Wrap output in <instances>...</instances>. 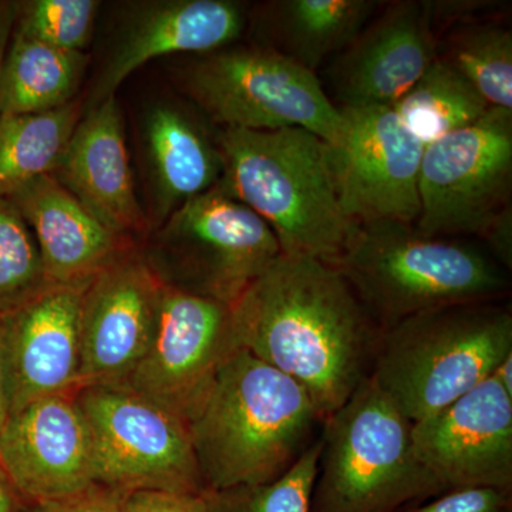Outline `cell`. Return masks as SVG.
Listing matches in <instances>:
<instances>
[{
    "label": "cell",
    "mask_w": 512,
    "mask_h": 512,
    "mask_svg": "<svg viewBox=\"0 0 512 512\" xmlns=\"http://www.w3.org/2000/svg\"><path fill=\"white\" fill-rule=\"evenodd\" d=\"M231 308L237 348L301 384L322 421L370 375L382 329L336 266L281 254Z\"/></svg>",
    "instance_id": "cell-1"
},
{
    "label": "cell",
    "mask_w": 512,
    "mask_h": 512,
    "mask_svg": "<svg viewBox=\"0 0 512 512\" xmlns=\"http://www.w3.org/2000/svg\"><path fill=\"white\" fill-rule=\"evenodd\" d=\"M323 423L308 392L285 373L237 348L188 421L205 491L271 483L311 446Z\"/></svg>",
    "instance_id": "cell-2"
},
{
    "label": "cell",
    "mask_w": 512,
    "mask_h": 512,
    "mask_svg": "<svg viewBox=\"0 0 512 512\" xmlns=\"http://www.w3.org/2000/svg\"><path fill=\"white\" fill-rule=\"evenodd\" d=\"M220 185L269 225L284 255L335 265L359 225L333 184L328 144L311 131L221 128Z\"/></svg>",
    "instance_id": "cell-3"
},
{
    "label": "cell",
    "mask_w": 512,
    "mask_h": 512,
    "mask_svg": "<svg viewBox=\"0 0 512 512\" xmlns=\"http://www.w3.org/2000/svg\"><path fill=\"white\" fill-rule=\"evenodd\" d=\"M333 266L382 330L433 309L500 301L508 292L504 268L491 256L400 222L359 225Z\"/></svg>",
    "instance_id": "cell-4"
},
{
    "label": "cell",
    "mask_w": 512,
    "mask_h": 512,
    "mask_svg": "<svg viewBox=\"0 0 512 512\" xmlns=\"http://www.w3.org/2000/svg\"><path fill=\"white\" fill-rule=\"evenodd\" d=\"M510 353V306L498 301L447 306L383 329L369 376L417 423L493 375Z\"/></svg>",
    "instance_id": "cell-5"
},
{
    "label": "cell",
    "mask_w": 512,
    "mask_h": 512,
    "mask_svg": "<svg viewBox=\"0 0 512 512\" xmlns=\"http://www.w3.org/2000/svg\"><path fill=\"white\" fill-rule=\"evenodd\" d=\"M413 423L367 377L323 420L311 512H396L443 493L413 450Z\"/></svg>",
    "instance_id": "cell-6"
},
{
    "label": "cell",
    "mask_w": 512,
    "mask_h": 512,
    "mask_svg": "<svg viewBox=\"0 0 512 512\" xmlns=\"http://www.w3.org/2000/svg\"><path fill=\"white\" fill-rule=\"evenodd\" d=\"M183 87L221 128H302L325 143L338 140L342 131V113L316 73L262 46H228L201 55L185 69Z\"/></svg>",
    "instance_id": "cell-7"
},
{
    "label": "cell",
    "mask_w": 512,
    "mask_h": 512,
    "mask_svg": "<svg viewBox=\"0 0 512 512\" xmlns=\"http://www.w3.org/2000/svg\"><path fill=\"white\" fill-rule=\"evenodd\" d=\"M281 254L269 225L218 184L163 222L146 261L164 285L234 305Z\"/></svg>",
    "instance_id": "cell-8"
},
{
    "label": "cell",
    "mask_w": 512,
    "mask_h": 512,
    "mask_svg": "<svg viewBox=\"0 0 512 512\" xmlns=\"http://www.w3.org/2000/svg\"><path fill=\"white\" fill-rule=\"evenodd\" d=\"M74 396L89 429L96 485L207 493L180 417L124 386H84Z\"/></svg>",
    "instance_id": "cell-9"
},
{
    "label": "cell",
    "mask_w": 512,
    "mask_h": 512,
    "mask_svg": "<svg viewBox=\"0 0 512 512\" xmlns=\"http://www.w3.org/2000/svg\"><path fill=\"white\" fill-rule=\"evenodd\" d=\"M512 111L494 109L424 147L420 214L414 227L429 237L476 235L511 207Z\"/></svg>",
    "instance_id": "cell-10"
},
{
    "label": "cell",
    "mask_w": 512,
    "mask_h": 512,
    "mask_svg": "<svg viewBox=\"0 0 512 512\" xmlns=\"http://www.w3.org/2000/svg\"><path fill=\"white\" fill-rule=\"evenodd\" d=\"M338 140L328 144L333 184L353 224H416L424 146L392 107H343Z\"/></svg>",
    "instance_id": "cell-11"
},
{
    "label": "cell",
    "mask_w": 512,
    "mask_h": 512,
    "mask_svg": "<svg viewBox=\"0 0 512 512\" xmlns=\"http://www.w3.org/2000/svg\"><path fill=\"white\" fill-rule=\"evenodd\" d=\"M235 349L231 305L164 285L150 348L123 386L188 426Z\"/></svg>",
    "instance_id": "cell-12"
},
{
    "label": "cell",
    "mask_w": 512,
    "mask_h": 512,
    "mask_svg": "<svg viewBox=\"0 0 512 512\" xmlns=\"http://www.w3.org/2000/svg\"><path fill=\"white\" fill-rule=\"evenodd\" d=\"M164 284L146 258L123 252L84 288L80 387L123 386L156 332Z\"/></svg>",
    "instance_id": "cell-13"
},
{
    "label": "cell",
    "mask_w": 512,
    "mask_h": 512,
    "mask_svg": "<svg viewBox=\"0 0 512 512\" xmlns=\"http://www.w3.org/2000/svg\"><path fill=\"white\" fill-rule=\"evenodd\" d=\"M413 450L444 491L512 487V397L494 375L413 423Z\"/></svg>",
    "instance_id": "cell-14"
},
{
    "label": "cell",
    "mask_w": 512,
    "mask_h": 512,
    "mask_svg": "<svg viewBox=\"0 0 512 512\" xmlns=\"http://www.w3.org/2000/svg\"><path fill=\"white\" fill-rule=\"evenodd\" d=\"M74 393L29 403L0 433V470L35 507L96 485L89 429Z\"/></svg>",
    "instance_id": "cell-15"
},
{
    "label": "cell",
    "mask_w": 512,
    "mask_h": 512,
    "mask_svg": "<svg viewBox=\"0 0 512 512\" xmlns=\"http://www.w3.org/2000/svg\"><path fill=\"white\" fill-rule=\"evenodd\" d=\"M439 37L424 0H397L328 69L329 99L343 107H393L436 62Z\"/></svg>",
    "instance_id": "cell-16"
},
{
    "label": "cell",
    "mask_w": 512,
    "mask_h": 512,
    "mask_svg": "<svg viewBox=\"0 0 512 512\" xmlns=\"http://www.w3.org/2000/svg\"><path fill=\"white\" fill-rule=\"evenodd\" d=\"M86 286L49 285L0 315L9 417L29 403L80 389V303Z\"/></svg>",
    "instance_id": "cell-17"
},
{
    "label": "cell",
    "mask_w": 512,
    "mask_h": 512,
    "mask_svg": "<svg viewBox=\"0 0 512 512\" xmlns=\"http://www.w3.org/2000/svg\"><path fill=\"white\" fill-rule=\"evenodd\" d=\"M247 26V9L232 0H153L131 6L90 94L89 110L116 96L121 83L157 57L215 52Z\"/></svg>",
    "instance_id": "cell-18"
},
{
    "label": "cell",
    "mask_w": 512,
    "mask_h": 512,
    "mask_svg": "<svg viewBox=\"0 0 512 512\" xmlns=\"http://www.w3.org/2000/svg\"><path fill=\"white\" fill-rule=\"evenodd\" d=\"M53 177L119 237L147 231L134 187L116 96L101 101L74 128Z\"/></svg>",
    "instance_id": "cell-19"
},
{
    "label": "cell",
    "mask_w": 512,
    "mask_h": 512,
    "mask_svg": "<svg viewBox=\"0 0 512 512\" xmlns=\"http://www.w3.org/2000/svg\"><path fill=\"white\" fill-rule=\"evenodd\" d=\"M42 256L47 285L87 286L127 251L126 238L101 224L53 175H43L9 197Z\"/></svg>",
    "instance_id": "cell-20"
},
{
    "label": "cell",
    "mask_w": 512,
    "mask_h": 512,
    "mask_svg": "<svg viewBox=\"0 0 512 512\" xmlns=\"http://www.w3.org/2000/svg\"><path fill=\"white\" fill-rule=\"evenodd\" d=\"M144 147L161 224L185 202L220 184L224 175L218 138L173 104L148 111Z\"/></svg>",
    "instance_id": "cell-21"
},
{
    "label": "cell",
    "mask_w": 512,
    "mask_h": 512,
    "mask_svg": "<svg viewBox=\"0 0 512 512\" xmlns=\"http://www.w3.org/2000/svg\"><path fill=\"white\" fill-rule=\"evenodd\" d=\"M379 0H274L261 6L258 46L315 73L359 36L377 12Z\"/></svg>",
    "instance_id": "cell-22"
},
{
    "label": "cell",
    "mask_w": 512,
    "mask_h": 512,
    "mask_svg": "<svg viewBox=\"0 0 512 512\" xmlns=\"http://www.w3.org/2000/svg\"><path fill=\"white\" fill-rule=\"evenodd\" d=\"M87 56L13 32L0 66V116L46 113L72 103Z\"/></svg>",
    "instance_id": "cell-23"
},
{
    "label": "cell",
    "mask_w": 512,
    "mask_h": 512,
    "mask_svg": "<svg viewBox=\"0 0 512 512\" xmlns=\"http://www.w3.org/2000/svg\"><path fill=\"white\" fill-rule=\"evenodd\" d=\"M79 117L76 101L46 113L0 116V198L55 173Z\"/></svg>",
    "instance_id": "cell-24"
},
{
    "label": "cell",
    "mask_w": 512,
    "mask_h": 512,
    "mask_svg": "<svg viewBox=\"0 0 512 512\" xmlns=\"http://www.w3.org/2000/svg\"><path fill=\"white\" fill-rule=\"evenodd\" d=\"M392 109L403 126L426 147L454 131L473 126L491 107L457 70L437 57Z\"/></svg>",
    "instance_id": "cell-25"
},
{
    "label": "cell",
    "mask_w": 512,
    "mask_h": 512,
    "mask_svg": "<svg viewBox=\"0 0 512 512\" xmlns=\"http://www.w3.org/2000/svg\"><path fill=\"white\" fill-rule=\"evenodd\" d=\"M437 57L457 70L488 106L512 111V30L507 23L454 26L440 37Z\"/></svg>",
    "instance_id": "cell-26"
},
{
    "label": "cell",
    "mask_w": 512,
    "mask_h": 512,
    "mask_svg": "<svg viewBox=\"0 0 512 512\" xmlns=\"http://www.w3.org/2000/svg\"><path fill=\"white\" fill-rule=\"evenodd\" d=\"M47 286L32 229L9 198H0V315L25 305Z\"/></svg>",
    "instance_id": "cell-27"
},
{
    "label": "cell",
    "mask_w": 512,
    "mask_h": 512,
    "mask_svg": "<svg viewBox=\"0 0 512 512\" xmlns=\"http://www.w3.org/2000/svg\"><path fill=\"white\" fill-rule=\"evenodd\" d=\"M322 439L312 441L295 464L271 483L207 491L211 512H311Z\"/></svg>",
    "instance_id": "cell-28"
},
{
    "label": "cell",
    "mask_w": 512,
    "mask_h": 512,
    "mask_svg": "<svg viewBox=\"0 0 512 512\" xmlns=\"http://www.w3.org/2000/svg\"><path fill=\"white\" fill-rule=\"evenodd\" d=\"M99 5L94 0L19 2L13 32L57 49L83 52L92 39Z\"/></svg>",
    "instance_id": "cell-29"
},
{
    "label": "cell",
    "mask_w": 512,
    "mask_h": 512,
    "mask_svg": "<svg viewBox=\"0 0 512 512\" xmlns=\"http://www.w3.org/2000/svg\"><path fill=\"white\" fill-rule=\"evenodd\" d=\"M431 28L437 37L454 26L504 22L510 3L500 0H424Z\"/></svg>",
    "instance_id": "cell-30"
},
{
    "label": "cell",
    "mask_w": 512,
    "mask_h": 512,
    "mask_svg": "<svg viewBox=\"0 0 512 512\" xmlns=\"http://www.w3.org/2000/svg\"><path fill=\"white\" fill-rule=\"evenodd\" d=\"M119 512H211L205 494L140 490L124 494Z\"/></svg>",
    "instance_id": "cell-31"
},
{
    "label": "cell",
    "mask_w": 512,
    "mask_h": 512,
    "mask_svg": "<svg viewBox=\"0 0 512 512\" xmlns=\"http://www.w3.org/2000/svg\"><path fill=\"white\" fill-rule=\"evenodd\" d=\"M508 495L493 488L448 491L443 497L409 512H505Z\"/></svg>",
    "instance_id": "cell-32"
},
{
    "label": "cell",
    "mask_w": 512,
    "mask_h": 512,
    "mask_svg": "<svg viewBox=\"0 0 512 512\" xmlns=\"http://www.w3.org/2000/svg\"><path fill=\"white\" fill-rule=\"evenodd\" d=\"M124 494L103 485H93L89 490L66 500L39 505L33 512H119Z\"/></svg>",
    "instance_id": "cell-33"
},
{
    "label": "cell",
    "mask_w": 512,
    "mask_h": 512,
    "mask_svg": "<svg viewBox=\"0 0 512 512\" xmlns=\"http://www.w3.org/2000/svg\"><path fill=\"white\" fill-rule=\"evenodd\" d=\"M490 247L493 259L504 269L512 268V208L501 212L490 227L485 229L483 237Z\"/></svg>",
    "instance_id": "cell-34"
},
{
    "label": "cell",
    "mask_w": 512,
    "mask_h": 512,
    "mask_svg": "<svg viewBox=\"0 0 512 512\" xmlns=\"http://www.w3.org/2000/svg\"><path fill=\"white\" fill-rule=\"evenodd\" d=\"M35 505L26 501L0 470V512H33Z\"/></svg>",
    "instance_id": "cell-35"
},
{
    "label": "cell",
    "mask_w": 512,
    "mask_h": 512,
    "mask_svg": "<svg viewBox=\"0 0 512 512\" xmlns=\"http://www.w3.org/2000/svg\"><path fill=\"white\" fill-rule=\"evenodd\" d=\"M19 2H0V66L18 18Z\"/></svg>",
    "instance_id": "cell-36"
},
{
    "label": "cell",
    "mask_w": 512,
    "mask_h": 512,
    "mask_svg": "<svg viewBox=\"0 0 512 512\" xmlns=\"http://www.w3.org/2000/svg\"><path fill=\"white\" fill-rule=\"evenodd\" d=\"M9 419L8 382H6L5 356H3L2 328H0V433Z\"/></svg>",
    "instance_id": "cell-37"
},
{
    "label": "cell",
    "mask_w": 512,
    "mask_h": 512,
    "mask_svg": "<svg viewBox=\"0 0 512 512\" xmlns=\"http://www.w3.org/2000/svg\"><path fill=\"white\" fill-rule=\"evenodd\" d=\"M493 375L505 392L512 397V353L501 360L500 365L494 370Z\"/></svg>",
    "instance_id": "cell-38"
}]
</instances>
